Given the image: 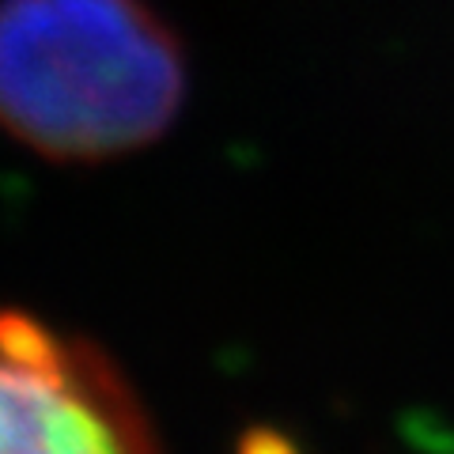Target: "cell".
Masks as SVG:
<instances>
[{
    "label": "cell",
    "mask_w": 454,
    "mask_h": 454,
    "mask_svg": "<svg viewBox=\"0 0 454 454\" xmlns=\"http://www.w3.org/2000/svg\"><path fill=\"white\" fill-rule=\"evenodd\" d=\"M0 454H160V439L95 340L0 310Z\"/></svg>",
    "instance_id": "obj_2"
},
{
    "label": "cell",
    "mask_w": 454,
    "mask_h": 454,
    "mask_svg": "<svg viewBox=\"0 0 454 454\" xmlns=\"http://www.w3.org/2000/svg\"><path fill=\"white\" fill-rule=\"evenodd\" d=\"M186 95L175 35L140 0H0V125L53 160L160 137Z\"/></svg>",
    "instance_id": "obj_1"
}]
</instances>
